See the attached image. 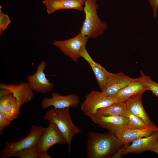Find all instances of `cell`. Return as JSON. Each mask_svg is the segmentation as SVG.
Listing matches in <instances>:
<instances>
[{"label": "cell", "instance_id": "obj_1", "mask_svg": "<svg viewBox=\"0 0 158 158\" xmlns=\"http://www.w3.org/2000/svg\"><path fill=\"white\" fill-rule=\"evenodd\" d=\"M87 137L86 153L88 158H115L127 145L110 131L105 133L90 131Z\"/></svg>", "mask_w": 158, "mask_h": 158}, {"label": "cell", "instance_id": "obj_2", "mask_svg": "<svg viewBox=\"0 0 158 158\" xmlns=\"http://www.w3.org/2000/svg\"><path fill=\"white\" fill-rule=\"evenodd\" d=\"M69 108L50 109L44 115V120L53 122L65 138L68 145V152L71 154L72 138L81 131L73 122L70 116Z\"/></svg>", "mask_w": 158, "mask_h": 158}, {"label": "cell", "instance_id": "obj_3", "mask_svg": "<svg viewBox=\"0 0 158 158\" xmlns=\"http://www.w3.org/2000/svg\"><path fill=\"white\" fill-rule=\"evenodd\" d=\"M97 0H85L83 11L85 19L80 32L89 38L96 39L103 34L107 25L102 21L97 15L98 5Z\"/></svg>", "mask_w": 158, "mask_h": 158}, {"label": "cell", "instance_id": "obj_4", "mask_svg": "<svg viewBox=\"0 0 158 158\" xmlns=\"http://www.w3.org/2000/svg\"><path fill=\"white\" fill-rule=\"evenodd\" d=\"M46 128L40 126L32 125L28 135L22 140L16 142L6 141L1 151V157L7 158L11 157L19 151L35 147L39 138Z\"/></svg>", "mask_w": 158, "mask_h": 158}, {"label": "cell", "instance_id": "obj_5", "mask_svg": "<svg viewBox=\"0 0 158 158\" xmlns=\"http://www.w3.org/2000/svg\"><path fill=\"white\" fill-rule=\"evenodd\" d=\"M118 102L113 97L104 95L102 92L92 90L85 96L80 109L84 115L90 117L99 109Z\"/></svg>", "mask_w": 158, "mask_h": 158}, {"label": "cell", "instance_id": "obj_6", "mask_svg": "<svg viewBox=\"0 0 158 158\" xmlns=\"http://www.w3.org/2000/svg\"><path fill=\"white\" fill-rule=\"evenodd\" d=\"M89 39L79 32L76 36L73 38L64 40H54L51 44L57 47L64 55L76 63L81 57L80 51L84 47H86Z\"/></svg>", "mask_w": 158, "mask_h": 158}, {"label": "cell", "instance_id": "obj_7", "mask_svg": "<svg viewBox=\"0 0 158 158\" xmlns=\"http://www.w3.org/2000/svg\"><path fill=\"white\" fill-rule=\"evenodd\" d=\"M66 143L62 133L53 122L49 121V126L40 137L35 147L38 153H41L47 152L54 145Z\"/></svg>", "mask_w": 158, "mask_h": 158}, {"label": "cell", "instance_id": "obj_8", "mask_svg": "<svg viewBox=\"0 0 158 158\" xmlns=\"http://www.w3.org/2000/svg\"><path fill=\"white\" fill-rule=\"evenodd\" d=\"M47 66L45 61H42L37 66L35 72L29 75L27 78V83L33 91L42 94L51 92L54 86L44 72Z\"/></svg>", "mask_w": 158, "mask_h": 158}, {"label": "cell", "instance_id": "obj_9", "mask_svg": "<svg viewBox=\"0 0 158 158\" xmlns=\"http://www.w3.org/2000/svg\"><path fill=\"white\" fill-rule=\"evenodd\" d=\"M51 97L50 98L44 97L42 99L40 106L42 109H46L50 106L56 109L75 108L80 102L78 96L73 94L63 96L58 93L53 92L51 94Z\"/></svg>", "mask_w": 158, "mask_h": 158}, {"label": "cell", "instance_id": "obj_10", "mask_svg": "<svg viewBox=\"0 0 158 158\" xmlns=\"http://www.w3.org/2000/svg\"><path fill=\"white\" fill-rule=\"evenodd\" d=\"M90 118L100 126L115 134L129 129L126 120L122 116H105L95 113Z\"/></svg>", "mask_w": 158, "mask_h": 158}, {"label": "cell", "instance_id": "obj_11", "mask_svg": "<svg viewBox=\"0 0 158 158\" xmlns=\"http://www.w3.org/2000/svg\"><path fill=\"white\" fill-rule=\"evenodd\" d=\"M0 89V111H3L11 121L18 117L20 107L16 98L9 90Z\"/></svg>", "mask_w": 158, "mask_h": 158}, {"label": "cell", "instance_id": "obj_12", "mask_svg": "<svg viewBox=\"0 0 158 158\" xmlns=\"http://www.w3.org/2000/svg\"><path fill=\"white\" fill-rule=\"evenodd\" d=\"M158 140V130L151 135L135 140L130 145L124 147L117 154L116 158H119L129 153H141L150 150Z\"/></svg>", "mask_w": 158, "mask_h": 158}, {"label": "cell", "instance_id": "obj_13", "mask_svg": "<svg viewBox=\"0 0 158 158\" xmlns=\"http://www.w3.org/2000/svg\"><path fill=\"white\" fill-rule=\"evenodd\" d=\"M121 72L116 73H111L105 87L102 91L105 95L111 97L118 91L135 81Z\"/></svg>", "mask_w": 158, "mask_h": 158}, {"label": "cell", "instance_id": "obj_14", "mask_svg": "<svg viewBox=\"0 0 158 158\" xmlns=\"http://www.w3.org/2000/svg\"><path fill=\"white\" fill-rule=\"evenodd\" d=\"M0 88L9 90L16 98L20 107L31 101L34 97L33 91L27 82H21L15 85L1 83Z\"/></svg>", "mask_w": 158, "mask_h": 158}, {"label": "cell", "instance_id": "obj_15", "mask_svg": "<svg viewBox=\"0 0 158 158\" xmlns=\"http://www.w3.org/2000/svg\"><path fill=\"white\" fill-rule=\"evenodd\" d=\"M148 89L140 77L120 90L111 97L118 102L125 103L130 98L140 93H144Z\"/></svg>", "mask_w": 158, "mask_h": 158}, {"label": "cell", "instance_id": "obj_16", "mask_svg": "<svg viewBox=\"0 0 158 158\" xmlns=\"http://www.w3.org/2000/svg\"><path fill=\"white\" fill-rule=\"evenodd\" d=\"M80 54L89 64L94 74L96 80L101 90L104 89L111 73L109 72L99 63L95 61L91 58L86 48L84 47Z\"/></svg>", "mask_w": 158, "mask_h": 158}, {"label": "cell", "instance_id": "obj_17", "mask_svg": "<svg viewBox=\"0 0 158 158\" xmlns=\"http://www.w3.org/2000/svg\"><path fill=\"white\" fill-rule=\"evenodd\" d=\"M143 93L137 94L125 102L127 110L141 119L148 127L156 125L150 120L143 107L142 97Z\"/></svg>", "mask_w": 158, "mask_h": 158}, {"label": "cell", "instance_id": "obj_18", "mask_svg": "<svg viewBox=\"0 0 158 158\" xmlns=\"http://www.w3.org/2000/svg\"><path fill=\"white\" fill-rule=\"evenodd\" d=\"M85 0H44L42 3L45 5L49 14L63 9H74L83 11Z\"/></svg>", "mask_w": 158, "mask_h": 158}, {"label": "cell", "instance_id": "obj_19", "mask_svg": "<svg viewBox=\"0 0 158 158\" xmlns=\"http://www.w3.org/2000/svg\"><path fill=\"white\" fill-rule=\"evenodd\" d=\"M157 130L158 126H155L142 129H126L115 134L124 145H128L137 139L150 136Z\"/></svg>", "mask_w": 158, "mask_h": 158}, {"label": "cell", "instance_id": "obj_20", "mask_svg": "<svg viewBox=\"0 0 158 158\" xmlns=\"http://www.w3.org/2000/svg\"><path fill=\"white\" fill-rule=\"evenodd\" d=\"M126 110L125 103L118 102L99 109L96 113L105 116H122Z\"/></svg>", "mask_w": 158, "mask_h": 158}, {"label": "cell", "instance_id": "obj_21", "mask_svg": "<svg viewBox=\"0 0 158 158\" xmlns=\"http://www.w3.org/2000/svg\"><path fill=\"white\" fill-rule=\"evenodd\" d=\"M122 116L126 120L129 129H142L148 127L139 118L127 110Z\"/></svg>", "mask_w": 158, "mask_h": 158}, {"label": "cell", "instance_id": "obj_22", "mask_svg": "<svg viewBox=\"0 0 158 158\" xmlns=\"http://www.w3.org/2000/svg\"><path fill=\"white\" fill-rule=\"evenodd\" d=\"M140 78L147 87L148 90L151 91L158 98V83L152 80L142 71L140 72Z\"/></svg>", "mask_w": 158, "mask_h": 158}, {"label": "cell", "instance_id": "obj_23", "mask_svg": "<svg viewBox=\"0 0 158 158\" xmlns=\"http://www.w3.org/2000/svg\"><path fill=\"white\" fill-rule=\"evenodd\" d=\"M12 157L19 158H39V153L35 147L19 151Z\"/></svg>", "mask_w": 158, "mask_h": 158}, {"label": "cell", "instance_id": "obj_24", "mask_svg": "<svg viewBox=\"0 0 158 158\" xmlns=\"http://www.w3.org/2000/svg\"><path fill=\"white\" fill-rule=\"evenodd\" d=\"M2 6H0V36L6 29L11 21L8 16L2 11Z\"/></svg>", "mask_w": 158, "mask_h": 158}, {"label": "cell", "instance_id": "obj_25", "mask_svg": "<svg viewBox=\"0 0 158 158\" xmlns=\"http://www.w3.org/2000/svg\"><path fill=\"white\" fill-rule=\"evenodd\" d=\"M3 111H0V134H1L5 128L11 122Z\"/></svg>", "mask_w": 158, "mask_h": 158}, {"label": "cell", "instance_id": "obj_26", "mask_svg": "<svg viewBox=\"0 0 158 158\" xmlns=\"http://www.w3.org/2000/svg\"><path fill=\"white\" fill-rule=\"evenodd\" d=\"M151 5L153 12V16L154 18H156L157 13L158 9V0H148Z\"/></svg>", "mask_w": 158, "mask_h": 158}, {"label": "cell", "instance_id": "obj_27", "mask_svg": "<svg viewBox=\"0 0 158 158\" xmlns=\"http://www.w3.org/2000/svg\"><path fill=\"white\" fill-rule=\"evenodd\" d=\"M150 151L154 152L158 154V140L155 142Z\"/></svg>", "mask_w": 158, "mask_h": 158}, {"label": "cell", "instance_id": "obj_28", "mask_svg": "<svg viewBox=\"0 0 158 158\" xmlns=\"http://www.w3.org/2000/svg\"><path fill=\"white\" fill-rule=\"evenodd\" d=\"M39 158H51V157L47 152L39 153Z\"/></svg>", "mask_w": 158, "mask_h": 158}]
</instances>
